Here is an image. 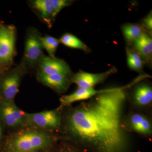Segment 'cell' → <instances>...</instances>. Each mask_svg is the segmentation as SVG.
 Instances as JSON below:
<instances>
[{
    "label": "cell",
    "mask_w": 152,
    "mask_h": 152,
    "mask_svg": "<svg viewBox=\"0 0 152 152\" xmlns=\"http://www.w3.org/2000/svg\"><path fill=\"white\" fill-rule=\"evenodd\" d=\"M125 90L104 93L68 108L62 115L63 134L81 148L95 152H123L128 145L121 127Z\"/></svg>",
    "instance_id": "obj_1"
},
{
    "label": "cell",
    "mask_w": 152,
    "mask_h": 152,
    "mask_svg": "<svg viewBox=\"0 0 152 152\" xmlns=\"http://www.w3.org/2000/svg\"><path fill=\"white\" fill-rule=\"evenodd\" d=\"M54 137L39 131H26L16 134L7 140L4 148L7 152H36L48 146Z\"/></svg>",
    "instance_id": "obj_2"
},
{
    "label": "cell",
    "mask_w": 152,
    "mask_h": 152,
    "mask_svg": "<svg viewBox=\"0 0 152 152\" xmlns=\"http://www.w3.org/2000/svg\"><path fill=\"white\" fill-rule=\"evenodd\" d=\"M144 80L126 90V100L129 110L152 116V87Z\"/></svg>",
    "instance_id": "obj_3"
},
{
    "label": "cell",
    "mask_w": 152,
    "mask_h": 152,
    "mask_svg": "<svg viewBox=\"0 0 152 152\" xmlns=\"http://www.w3.org/2000/svg\"><path fill=\"white\" fill-rule=\"evenodd\" d=\"M121 127L126 133H134L143 138L151 140L152 116L129 110L123 115Z\"/></svg>",
    "instance_id": "obj_4"
},
{
    "label": "cell",
    "mask_w": 152,
    "mask_h": 152,
    "mask_svg": "<svg viewBox=\"0 0 152 152\" xmlns=\"http://www.w3.org/2000/svg\"><path fill=\"white\" fill-rule=\"evenodd\" d=\"M16 32L13 25L0 26V67L6 71L13 62Z\"/></svg>",
    "instance_id": "obj_5"
},
{
    "label": "cell",
    "mask_w": 152,
    "mask_h": 152,
    "mask_svg": "<svg viewBox=\"0 0 152 152\" xmlns=\"http://www.w3.org/2000/svg\"><path fill=\"white\" fill-rule=\"evenodd\" d=\"M26 69L22 63L0 76V100L13 101Z\"/></svg>",
    "instance_id": "obj_6"
},
{
    "label": "cell",
    "mask_w": 152,
    "mask_h": 152,
    "mask_svg": "<svg viewBox=\"0 0 152 152\" xmlns=\"http://www.w3.org/2000/svg\"><path fill=\"white\" fill-rule=\"evenodd\" d=\"M142 80V78L140 76L134 80L132 83L126 86L102 90H96L94 88H78L72 94L69 95H64L60 98V104L58 110L61 111L63 109L70 106L71 105L75 102L87 100L100 94L127 89L129 88L132 86L133 85H134L136 83H138Z\"/></svg>",
    "instance_id": "obj_7"
},
{
    "label": "cell",
    "mask_w": 152,
    "mask_h": 152,
    "mask_svg": "<svg viewBox=\"0 0 152 152\" xmlns=\"http://www.w3.org/2000/svg\"><path fill=\"white\" fill-rule=\"evenodd\" d=\"M41 37L39 33L36 29H31L28 32L23 60L22 62L27 69L28 67L32 68L38 65L44 56Z\"/></svg>",
    "instance_id": "obj_8"
},
{
    "label": "cell",
    "mask_w": 152,
    "mask_h": 152,
    "mask_svg": "<svg viewBox=\"0 0 152 152\" xmlns=\"http://www.w3.org/2000/svg\"><path fill=\"white\" fill-rule=\"evenodd\" d=\"M61 111L57 109L35 113L25 114L26 124L41 129H60L62 120Z\"/></svg>",
    "instance_id": "obj_9"
},
{
    "label": "cell",
    "mask_w": 152,
    "mask_h": 152,
    "mask_svg": "<svg viewBox=\"0 0 152 152\" xmlns=\"http://www.w3.org/2000/svg\"><path fill=\"white\" fill-rule=\"evenodd\" d=\"M117 72L116 68L114 66L101 73H91L80 71L72 75L71 78V82L76 84L78 88H94L96 85L104 83L109 77L116 73Z\"/></svg>",
    "instance_id": "obj_10"
},
{
    "label": "cell",
    "mask_w": 152,
    "mask_h": 152,
    "mask_svg": "<svg viewBox=\"0 0 152 152\" xmlns=\"http://www.w3.org/2000/svg\"><path fill=\"white\" fill-rule=\"evenodd\" d=\"M25 114L13 101L0 100V119L10 127H16L26 124Z\"/></svg>",
    "instance_id": "obj_11"
},
{
    "label": "cell",
    "mask_w": 152,
    "mask_h": 152,
    "mask_svg": "<svg viewBox=\"0 0 152 152\" xmlns=\"http://www.w3.org/2000/svg\"><path fill=\"white\" fill-rule=\"evenodd\" d=\"M39 71L47 75L59 74L71 77L72 73L70 67L64 60L44 56L38 65Z\"/></svg>",
    "instance_id": "obj_12"
},
{
    "label": "cell",
    "mask_w": 152,
    "mask_h": 152,
    "mask_svg": "<svg viewBox=\"0 0 152 152\" xmlns=\"http://www.w3.org/2000/svg\"><path fill=\"white\" fill-rule=\"evenodd\" d=\"M37 77L38 80L42 83L60 94L66 91L72 83L71 77L59 74L47 75L39 71Z\"/></svg>",
    "instance_id": "obj_13"
},
{
    "label": "cell",
    "mask_w": 152,
    "mask_h": 152,
    "mask_svg": "<svg viewBox=\"0 0 152 152\" xmlns=\"http://www.w3.org/2000/svg\"><path fill=\"white\" fill-rule=\"evenodd\" d=\"M134 50L141 57L144 63H150L152 56V39L151 35L144 33L132 44Z\"/></svg>",
    "instance_id": "obj_14"
},
{
    "label": "cell",
    "mask_w": 152,
    "mask_h": 152,
    "mask_svg": "<svg viewBox=\"0 0 152 152\" xmlns=\"http://www.w3.org/2000/svg\"><path fill=\"white\" fill-rule=\"evenodd\" d=\"M32 6L39 12L41 18L49 26H51L53 9L52 0H35L32 1Z\"/></svg>",
    "instance_id": "obj_15"
},
{
    "label": "cell",
    "mask_w": 152,
    "mask_h": 152,
    "mask_svg": "<svg viewBox=\"0 0 152 152\" xmlns=\"http://www.w3.org/2000/svg\"><path fill=\"white\" fill-rule=\"evenodd\" d=\"M122 30L125 39L129 44H132L146 32L142 26L137 24H127L123 26Z\"/></svg>",
    "instance_id": "obj_16"
},
{
    "label": "cell",
    "mask_w": 152,
    "mask_h": 152,
    "mask_svg": "<svg viewBox=\"0 0 152 152\" xmlns=\"http://www.w3.org/2000/svg\"><path fill=\"white\" fill-rule=\"evenodd\" d=\"M127 61L131 69L138 73H142L143 69L144 62L141 57L137 52L129 47L126 48Z\"/></svg>",
    "instance_id": "obj_17"
},
{
    "label": "cell",
    "mask_w": 152,
    "mask_h": 152,
    "mask_svg": "<svg viewBox=\"0 0 152 152\" xmlns=\"http://www.w3.org/2000/svg\"><path fill=\"white\" fill-rule=\"evenodd\" d=\"M59 40L60 42L69 48L79 49L87 53L90 51V49L84 43L72 34L69 33L64 34Z\"/></svg>",
    "instance_id": "obj_18"
},
{
    "label": "cell",
    "mask_w": 152,
    "mask_h": 152,
    "mask_svg": "<svg viewBox=\"0 0 152 152\" xmlns=\"http://www.w3.org/2000/svg\"><path fill=\"white\" fill-rule=\"evenodd\" d=\"M41 39L43 48L48 52L49 57L56 58L55 54L60 43L59 40L48 35L42 37Z\"/></svg>",
    "instance_id": "obj_19"
},
{
    "label": "cell",
    "mask_w": 152,
    "mask_h": 152,
    "mask_svg": "<svg viewBox=\"0 0 152 152\" xmlns=\"http://www.w3.org/2000/svg\"><path fill=\"white\" fill-rule=\"evenodd\" d=\"M72 2V1L69 0H52L53 18L54 19L60 11L65 7L69 6Z\"/></svg>",
    "instance_id": "obj_20"
},
{
    "label": "cell",
    "mask_w": 152,
    "mask_h": 152,
    "mask_svg": "<svg viewBox=\"0 0 152 152\" xmlns=\"http://www.w3.org/2000/svg\"><path fill=\"white\" fill-rule=\"evenodd\" d=\"M143 27L145 30H147L150 33H152V12L145 17L142 23Z\"/></svg>",
    "instance_id": "obj_21"
},
{
    "label": "cell",
    "mask_w": 152,
    "mask_h": 152,
    "mask_svg": "<svg viewBox=\"0 0 152 152\" xmlns=\"http://www.w3.org/2000/svg\"><path fill=\"white\" fill-rule=\"evenodd\" d=\"M2 135V130L1 126L0 124V143H1V140Z\"/></svg>",
    "instance_id": "obj_22"
},
{
    "label": "cell",
    "mask_w": 152,
    "mask_h": 152,
    "mask_svg": "<svg viewBox=\"0 0 152 152\" xmlns=\"http://www.w3.org/2000/svg\"><path fill=\"white\" fill-rule=\"evenodd\" d=\"M6 71L4 70V69H2L0 67V76L1 75Z\"/></svg>",
    "instance_id": "obj_23"
},
{
    "label": "cell",
    "mask_w": 152,
    "mask_h": 152,
    "mask_svg": "<svg viewBox=\"0 0 152 152\" xmlns=\"http://www.w3.org/2000/svg\"><path fill=\"white\" fill-rule=\"evenodd\" d=\"M62 152H79L75 151H72V150H66V151H64Z\"/></svg>",
    "instance_id": "obj_24"
},
{
    "label": "cell",
    "mask_w": 152,
    "mask_h": 152,
    "mask_svg": "<svg viewBox=\"0 0 152 152\" xmlns=\"http://www.w3.org/2000/svg\"></svg>",
    "instance_id": "obj_25"
},
{
    "label": "cell",
    "mask_w": 152,
    "mask_h": 152,
    "mask_svg": "<svg viewBox=\"0 0 152 152\" xmlns=\"http://www.w3.org/2000/svg\"></svg>",
    "instance_id": "obj_26"
}]
</instances>
